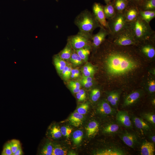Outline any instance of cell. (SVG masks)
Wrapping results in <instances>:
<instances>
[{
  "label": "cell",
  "instance_id": "cell-1",
  "mask_svg": "<svg viewBox=\"0 0 155 155\" xmlns=\"http://www.w3.org/2000/svg\"><path fill=\"white\" fill-rule=\"evenodd\" d=\"M128 54L122 51H113L110 52L106 59L108 73L113 75L126 73L137 66L136 63Z\"/></svg>",
  "mask_w": 155,
  "mask_h": 155
},
{
  "label": "cell",
  "instance_id": "cell-2",
  "mask_svg": "<svg viewBox=\"0 0 155 155\" xmlns=\"http://www.w3.org/2000/svg\"><path fill=\"white\" fill-rule=\"evenodd\" d=\"M127 28L138 43L155 36V32L152 29L150 23L140 15L134 20L127 22Z\"/></svg>",
  "mask_w": 155,
  "mask_h": 155
},
{
  "label": "cell",
  "instance_id": "cell-3",
  "mask_svg": "<svg viewBox=\"0 0 155 155\" xmlns=\"http://www.w3.org/2000/svg\"><path fill=\"white\" fill-rule=\"evenodd\" d=\"M74 22L79 29V32L90 36H92L94 30L101 26L93 13L87 10L82 11L76 17Z\"/></svg>",
  "mask_w": 155,
  "mask_h": 155
},
{
  "label": "cell",
  "instance_id": "cell-4",
  "mask_svg": "<svg viewBox=\"0 0 155 155\" xmlns=\"http://www.w3.org/2000/svg\"><path fill=\"white\" fill-rule=\"evenodd\" d=\"M108 36V39L113 43L118 46L136 45L138 43L127 28L115 34H109Z\"/></svg>",
  "mask_w": 155,
  "mask_h": 155
},
{
  "label": "cell",
  "instance_id": "cell-5",
  "mask_svg": "<svg viewBox=\"0 0 155 155\" xmlns=\"http://www.w3.org/2000/svg\"><path fill=\"white\" fill-rule=\"evenodd\" d=\"M107 22L109 34H115L127 28V22L123 12H117Z\"/></svg>",
  "mask_w": 155,
  "mask_h": 155
},
{
  "label": "cell",
  "instance_id": "cell-6",
  "mask_svg": "<svg viewBox=\"0 0 155 155\" xmlns=\"http://www.w3.org/2000/svg\"><path fill=\"white\" fill-rule=\"evenodd\" d=\"M92 36L79 32L77 34L71 36L69 41L72 47L77 50L87 46L91 40Z\"/></svg>",
  "mask_w": 155,
  "mask_h": 155
},
{
  "label": "cell",
  "instance_id": "cell-7",
  "mask_svg": "<svg viewBox=\"0 0 155 155\" xmlns=\"http://www.w3.org/2000/svg\"><path fill=\"white\" fill-rule=\"evenodd\" d=\"M92 11L95 18L101 26L108 30L107 22L104 13L103 6L100 3H94L92 6Z\"/></svg>",
  "mask_w": 155,
  "mask_h": 155
},
{
  "label": "cell",
  "instance_id": "cell-8",
  "mask_svg": "<svg viewBox=\"0 0 155 155\" xmlns=\"http://www.w3.org/2000/svg\"><path fill=\"white\" fill-rule=\"evenodd\" d=\"M99 32L96 34L92 35L91 40L93 46L95 48L99 46L106 39L109 34L108 30L104 28L101 26Z\"/></svg>",
  "mask_w": 155,
  "mask_h": 155
},
{
  "label": "cell",
  "instance_id": "cell-9",
  "mask_svg": "<svg viewBox=\"0 0 155 155\" xmlns=\"http://www.w3.org/2000/svg\"><path fill=\"white\" fill-rule=\"evenodd\" d=\"M127 22L134 20L140 15V10L136 6L132 5L127 7L123 12Z\"/></svg>",
  "mask_w": 155,
  "mask_h": 155
},
{
  "label": "cell",
  "instance_id": "cell-10",
  "mask_svg": "<svg viewBox=\"0 0 155 155\" xmlns=\"http://www.w3.org/2000/svg\"><path fill=\"white\" fill-rule=\"evenodd\" d=\"M116 119L120 125L127 128H131L132 125L128 113L126 111H119L116 115Z\"/></svg>",
  "mask_w": 155,
  "mask_h": 155
},
{
  "label": "cell",
  "instance_id": "cell-11",
  "mask_svg": "<svg viewBox=\"0 0 155 155\" xmlns=\"http://www.w3.org/2000/svg\"><path fill=\"white\" fill-rule=\"evenodd\" d=\"M120 137L126 145L131 148H134L137 142L136 136L127 132L121 135Z\"/></svg>",
  "mask_w": 155,
  "mask_h": 155
},
{
  "label": "cell",
  "instance_id": "cell-12",
  "mask_svg": "<svg viewBox=\"0 0 155 155\" xmlns=\"http://www.w3.org/2000/svg\"><path fill=\"white\" fill-rule=\"evenodd\" d=\"M97 111L99 113L104 115H113L115 112V110L109 104L104 101H102L98 104Z\"/></svg>",
  "mask_w": 155,
  "mask_h": 155
},
{
  "label": "cell",
  "instance_id": "cell-13",
  "mask_svg": "<svg viewBox=\"0 0 155 155\" xmlns=\"http://www.w3.org/2000/svg\"><path fill=\"white\" fill-rule=\"evenodd\" d=\"M140 51L142 54L148 58L151 59L155 57V49L152 44H144L141 46Z\"/></svg>",
  "mask_w": 155,
  "mask_h": 155
},
{
  "label": "cell",
  "instance_id": "cell-14",
  "mask_svg": "<svg viewBox=\"0 0 155 155\" xmlns=\"http://www.w3.org/2000/svg\"><path fill=\"white\" fill-rule=\"evenodd\" d=\"M53 63L56 70L59 74H61L62 71L67 65L63 59L59 55H55L53 58Z\"/></svg>",
  "mask_w": 155,
  "mask_h": 155
},
{
  "label": "cell",
  "instance_id": "cell-15",
  "mask_svg": "<svg viewBox=\"0 0 155 155\" xmlns=\"http://www.w3.org/2000/svg\"><path fill=\"white\" fill-rule=\"evenodd\" d=\"M155 152L154 144L149 142H144L141 148V154L142 155H153Z\"/></svg>",
  "mask_w": 155,
  "mask_h": 155
},
{
  "label": "cell",
  "instance_id": "cell-16",
  "mask_svg": "<svg viewBox=\"0 0 155 155\" xmlns=\"http://www.w3.org/2000/svg\"><path fill=\"white\" fill-rule=\"evenodd\" d=\"M141 93L137 91L134 92L127 95L125 98L123 106H128L135 103L140 97Z\"/></svg>",
  "mask_w": 155,
  "mask_h": 155
},
{
  "label": "cell",
  "instance_id": "cell-17",
  "mask_svg": "<svg viewBox=\"0 0 155 155\" xmlns=\"http://www.w3.org/2000/svg\"><path fill=\"white\" fill-rule=\"evenodd\" d=\"M84 119L83 115L77 112L73 113L69 119L71 125L75 127H78L82 124Z\"/></svg>",
  "mask_w": 155,
  "mask_h": 155
},
{
  "label": "cell",
  "instance_id": "cell-18",
  "mask_svg": "<svg viewBox=\"0 0 155 155\" xmlns=\"http://www.w3.org/2000/svg\"><path fill=\"white\" fill-rule=\"evenodd\" d=\"M86 129L87 135L89 137L94 136L98 132V124L96 121H91L88 124Z\"/></svg>",
  "mask_w": 155,
  "mask_h": 155
},
{
  "label": "cell",
  "instance_id": "cell-19",
  "mask_svg": "<svg viewBox=\"0 0 155 155\" xmlns=\"http://www.w3.org/2000/svg\"><path fill=\"white\" fill-rule=\"evenodd\" d=\"M97 155H123L125 153L121 150L115 148L104 149L99 151L95 153Z\"/></svg>",
  "mask_w": 155,
  "mask_h": 155
},
{
  "label": "cell",
  "instance_id": "cell-20",
  "mask_svg": "<svg viewBox=\"0 0 155 155\" xmlns=\"http://www.w3.org/2000/svg\"><path fill=\"white\" fill-rule=\"evenodd\" d=\"M103 9L105 18L108 20L113 17L117 12L113 4L111 2L103 6Z\"/></svg>",
  "mask_w": 155,
  "mask_h": 155
},
{
  "label": "cell",
  "instance_id": "cell-21",
  "mask_svg": "<svg viewBox=\"0 0 155 155\" xmlns=\"http://www.w3.org/2000/svg\"><path fill=\"white\" fill-rule=\"evenodd\" d=\"M133 121L136 127L139 129L147 130L150 129L149 125L141 118L135 117Z\"/></svg>",
  "mask_w": 155,
  "mask_h": 155
},
{
  "label": "cell",
  "instance_id": "cell-22",
  "mask_svg": "<svg viewBox=\"0 0 155 155\" xmlns=\"http://www.w3.org/2000/svg\"><path fill=\"white\" fill-rule=\"evenodd\" d=\"M71 47L72 46L69 42L59 55L63 59H70L72 53Z\"/></svg>",
  "mask_w": 155,
  "mask_h": 155
},
{
  "label": "cell",
  "instance_id": "cell-23",
  "mask_svg": "<svg viewBox=\"0 0 155 155\" xmlns=\"http://www.w3.org/2000/svg\"><path fill=\"white\" fill-rule=\"evenodd\" d=\"M139 9L142 11L155 10V0H146Z\"/></svg>",
  "mask_w": 155,
  "mask_h": 155
},
{
  "label": "cell",
  "instance_id": "cell-24",
  "mask_svg": "<svg viewBox=\"0 0 155 155\" xmlns=\"http://www.w3.org/2000/svg\"><path fill=\"white\" fill-rule=\"evenodd\" d=\"M76 53L82 60L86 61L90 53V50L88 48H83L76 50Z\"/></svg>",
  "mask_w": 155,
  "mask_h": 155
},
{
  "label": "cell",
  "instance_id": "cell-25",
  "mask_svg": "<svg viewBox=\"0 0 155 155\" xmlns=\"http://www.w3.org/2000/svg\"><path fill=\"white\" fill-rule=\"evenodd\" d=\"M83 75L86 77H92L95 73V69L91 65L88 64L84 66L82 68Z\"/></svg>",
  "mask_w": 155,
  "mask_h": 155
},
{
  "label": "cell",
  "instance_id": "cell-26",
  "mask_svg": "<svg viewBox=\"0 0 155 155\" xmlns=\"http://www.w3.org/2000/svg\"><path fill=\"white\" fill-rule=\"evenodd\" d=\"M83 135V132L80 130H77L74 132L72 138L74 144L78 145L81 142Z\"/></svg>",
  "mask_w": 155,
  "mask_h": 155
},
{
  "label": "cell",
  "instance_id": "cell-27",
  "mask_svg": "<svg viewBox=\"0 0 155 155\" xmlns=\"http://www.w3.org/2000/svg\"><path fill=\"white\" fill-rule=\"evenodd\" d=\"M67 150L58 145L53 146L52 155H65L67 154Z\"/></svg>",
  "mask_w": 155,
  "mask_h": 155
},
{
  "label": "cell",
  "instance_id": "cell-28",
  "mask_svg": "<svg viewBox=\"0 0 155 155\" xmlns=\"http://www.w3.org/2000/svg\"><path fill=\"white\" fill-rule=\"evenodd\" d=\"M53 150V146L51 143L46 144L42 149L40 153L43 155H51Z\"/></svg>",
  "mask_w": 155,
  "mask_h": 155
},
{
  "label": "cell",
  "instance_id": "cell-29",
  "mask_svg": "<svg viewBox=\"0 0 155 155\" xmlns=\"http://www.w3.org/2000/svg\"><path fill=\"white\" fill-rule=\"evenodd\" d=\"M119 129V126L118 125L112 124H110L104 127L103 129V132L107 133H115Z\"/></svg>",
  "mask_w": 155,
  "mask_h": 155
},
{
  "label": "cell",
  "instance_id": "cell-30",
  "mask_svg": "<svg viewBox=\"0 0 155 155\" xmlns=\"http://www.w3.org/2000/svg\"><path fill=\"white\" fill-rule=\"evenodd\" d=\"M71 62L74 65H78L82 63V59L76 53H72L70 58Z\"/></svg>",
  "mask_w": 155,
  "mask_h": 155
},
{
  "label": "cell",
  "instance_id": "cell-31",
  "mask_svg": "<svg viewBox=\"0 0 155 155\" xmlns=\"http://www.w3.org/2000/svg\"><path fill=\"white\" fill-rule=\"evenodd\" d=\"M100 96V92L99 89L95 88L93 89L90 93V97L91 100L94 102L97 101Z\"/></svg>",
  "mask_w": 155,
  "mask_h": 155
},
{
  "label": "cell",
  "instance_id": "cell-32",
  "mask_svg": "<svg viewBox=\"0 0 155 155\" xmlns=\"http://www.w3.org/2000/svg\"><path fill=\"white\" fill-rule=\"evenodd\" d=\"M52 137L55 139L60 138L62 135L60 128L56 126H54L51 130Z\"/></svg>",
  "mask_w": 155,
  "mask_h": 155
},
{
  "label": "cell",
  "instance_id": "cell-33",
  "mask_svg": "<svg viewBox=\"0 0 155 155\" xmlns=\"http://www.w3.org/2000/svg\"><path fill=\"white\" fill-rule=\"evenodd\" d=\"M11 148L12 155L14 154L19 147L21 146L19 140L13 139L9 142Z\"/></svg>",
  "mask_w": 155,
  "mask_h": 155
},
{
  "label": "cell",
  "instance_id": "cell-34",
  "mask_svg": "<svg viewBox=\"0 0 155 155\" xmlns=\"http://www.w3.org/2000/svg\"><path fill=\"white\" fill-rule=\"evenodd\" d=\"M89 108V105L87 103H84L81 105L77 108V111L81 114L84 115L87 112Z\"/></svg>",
  "mask_w": 155,
  "mask_h": 155
},
{
  "label": "cell",
  "instance_id": "cell-35",
  "mask_svg": "<svg viewBox=\"0 0 155 155\" xmlns=\"http://www.w3.org/2000/svg\"><path fill=\"white\" fill-rule=\"evenodd\" d=\"M2 155H11L12 153L9 142L7 143L4 145L1 153Z\"/></svg>",
  "mask_w": 155,
  "mask_h": 155
},
{
  "label": "cell",
  "instance_id": "cell-36",
  "mask_svg": "<svg viewBox=\"0 0 155 155\" xmlns=\"http://www.w3.org/2000/svg\"><path fill=\"white\" fill-rule=\"evenodd\" d=\"M62 135L65 136L69 137L72 131V129L68 126H63L60 128Z\"/></svg>",
  "mask_w": 155,
  "mask_h": 155
},
{
  "label": "cell",
  "instance_id": "cell-37",
  "mask_svg": "<svg viewBox=\"0 0 155 155\" xmlns=\"http://www.w3.org/2000/svg\"><path fill=\"white\" fill-rule=\"evenodd\" d=\"M145 119L151 123L155 124V115L151 113L145 114L144 115Z\"/></svg>",
  "mask_w": 155,
  "mask_h": 155
},
{
  "label": "cell",
  "instance_id": "cell-38",
  "mask_svg": "<svg viewBox=\"0 0 155 155\" xmlns=\"http://www.w3.org/2000/svg\"><path fill=\"white\" fill-rule=\"evenodd\" d=\"M118 1L120 8L121 12L123 11L127 7L128 4L127 0H117Z\"/></svg>",
  "mask_w": 155,
  "mask_h": 155
},
{
  "label": "cell",
  "instance_id": "cell-39",
  "mask_svg": "<svg viewBox=\"0 0 155 155\" xmlns=\"http://www.w3.org/2000/svg\"><path fill=\"white\" fill-rule=\"evenodd\" d=\"M119 98V94L117 92H114L113 98L110 102L111 104L113 106L117 105Z\"/></svg>",
  "mask_w": 155,
  "mask_h": 155
},
{
  "label": "cell",
  "instance_id": "cell-40",
  "mask_svg": "<svg viewBox=\"0 0 155 155\" xmlns=\"http://www.w3.org/2000/svg\"><path fill=\"white\" fill-rule=\"evenodd\" d=\"M155 17V10L152 11L149 15L142 18L147 22L150 23V21Z\"/></svg>",
  "mask_w": 155,
  "mask_h": 155
},
{
  "label": "cell",
  "instance_id": "cell-41",
  "mask_svg": "<svg viewBox=\"0 0 155 155\" xmlns=\"http://www.w3.org/2000/svg\"><path fill=\"white\" fill-rule=\"evenodd\" d=\"M148 89L151 93H153L155 91V82L154 80H151L148 82Z\"/></svg>",
  "mask_w": 155,
  "mask_h": 155
},
{
  "label": "cell",
  "instance_id": "cell-42",
  "mask_svg": "<svg viewBox=\"0 0 155 155\" xmlns=\"http://www.w3.org/2000/svg\"><path fill=\"white\" fill-rule=\"evenodd\" d=\"M68 86L69 87H73L80 89L81 84L78 81H71L69 82Z\"/></svg>",
  "mask_w": 155,
  "mask_h": 155
},
{
  "label": "cell",
  "instance_id": "cell-43",
  "mask_svg": "<svg viewBox=\"0 0 155 155\" xmlns=\"http://www.w3.org/2000/svg\"><path fill=\"white\" fill-rule=\"evenodd\" d=\"M81 84L84 87L86 88H89L93 85L92 82H88L81 79L80 80Z\"/></svg>",
  "mask_w": 155,
  "mask_h": 155
},
{
  "label": "cell",
  "instance_id": "cell-44",
  "mask_svg": "<svg viewBox=\"0 0 155 155\" xmlns=\"http://www.w3.org/2000/svg\"><path fill=\"white\" fill-rule=\"evenodd\" d=\"M132 1L133 2L135 3V6L137 7L138 9L140 8L141 6L145 1L146 0H130Z\"/></svg>",
  "mask_w": 155,
  "mask_h": 155
},
{
  "label": "cell",
  "instance_id": "cell-45",
  "mask_svg": "<svg viewBox=\"0 0 155 155\" xmlns=\"http://www.w3.org/2000/svg\"><path fill=\"white\" fill-rule=\"evenodd\" d=\"M68 67V65H66L63 70L62 72L61 75L63 78L65 80H66L67 74Z\"/></svg>",
  "mask_w": 155,
  "mask_h": 155
},
{
  "label": "cell",
  "instance_id": "cell-46",
  "mask_svg": "<svg viewBox=\"0 0 155 155\" xmlns=\"http://www.w3.org/2000/svg\"><path fill=\"white\" fill-rule=\"evenodd\" d=\"M72 69L71 66V65H69L67 74L66 80L69 79L70 78Z\"/></svg>",
  "mask_w": 155,
  "mask_h": 155
},
{
  "label": "cell",
  "instance_id": "cell-47",
  "mask_svg": "<svg viewBox=\"0 0 155 155\" xmlns=\"http://www.w3.org/2000/svg\"><path fill=\"white\" fill-rule=\"evenodd\" d=\"M23 154V152L20 146L13 155H22Z\"/></svg>",
  "mask_w": 155,
  "mask_h": 155
},
{
  "label": "cell",
  "instance_id": "cell-48",
  "mask_svg": "<svg viewBox=\"0 0 155 155\" xmlns=\"http://www.w3.org/2000/svg\"><path fill=\"white\" fill-rule=\"evenodd\" d=\"M82 79L88 82H92L93 80L92 77H86L84 75Z\"/></svg>",
  "mask_w": 155,
  "mask_h": 155
},
{
  "label": "cell",
  "instance_id": "cell-49",
  "mask_svg": "<svg viewBox=\"0 0 155 155\" xmlns=\"http://www.w3.org/2000/svg\"><path fill=\"white\" fill-rule=\"evenodd\" d=\"M114 92H111L109 94L107 97V100L110 103L112 100L114 96Z\"/></svg>",
  "mask_w": 155,
  "mask_h": 155
},
{
  "label": "cell",
  "instance_id": "cell-50",
  "mask_svg": "<svg viewBox=\"0 0 155 155\" xmlns=\"http://www.w3.org/2000/svg\"><path fill=\"white\" fill-rule=\"evenodd\" d=\"M76 94V98L79 101H82L85 100V99L78 92Z\"/></svg>",
  "mask_w": 155,
  "mask_h": 155
},
{
  "label": "cell",
  "instance_id": "cell-51",
  "mask_svg": "<svg viewBox=\"0 0 155 155\" xmlns=\"http://www.w3.org/2000/svg\"><path fill=\"white\" fill-rule=\"evenodd\" d=\"M71 91L74 93H78L80 90V88H75L73 87H69Z\"/></svg>",
  "mask_w": 155,
  "mask_h": 155
},
{
  "label": "cell",
  "instance_id": "cell-52",
  "mask_svg": "<svg viewBox=\"0 0 155 155\" xmlns=\"http://www.w3.org/2000/svg\"><path fill=\"white\" fill-rule=\"evenodd\" d=\"M85 99L86 98V94L85 91L83 89H80L78 92Z\"/></svg>",
  "mask_w": 155,
  "mask_h": 155
},
{
  "label": "cell",
  "instance_id": "cell-53",
  "mask_svg": "<svg viewBox=\"0 0 155 155\" xmlns=\"http://www.w3.org/2000/svg\"><path fill=\"white\" fill-rule=\"evenodd\" d=\"M75 74L77 76V77H78L80 75V71L79 70L77 69H75Z\"/></svg>",
  "mask_w": 155,
  "mask_h": 155
},
{
  "label": "cell",
  "instance_id": "cell-54",
  "mask_svg": "<svg viewBox=\"0 0 155 155\" xmlns=\"http://www.w3.org/2000/svg\"><path fill=\"white\" fill-rule=\"evenodd\" d=\"M71 74H72L73 75H74L76 77V78H77L75 74V69H72Z\"/></svg>",
  "mask_w": 155,
  "mask_h": 155
},
{
  "label": "cell",
  "instance_id": "cell-55",
  "mask_svg": "<svg viewBox=\"0 0 155 155\" xmlns=\"http://www.w3.org/2000/svg\"><path fill=\"white\" fill-rule=\"evenodd\" d=\"M152 140L154 142H155V136H153L152 137Z\"/></svg>",
  "mask_w": 155,
  "mask_h": 155
},
{
  "label": "cell",
  "instance_id": "cell-56",
  "mask_svg": "<svg viewBox=\"0 0 155 155\" xmlns=\"http://www.w3.org/2000/svg\"><path fill=\"white\" fill-rule=\"evenodd\" d=\"M111 0H104L106 4H108L110 3Z\"/></svg>",
  "mask_w": 155,
  "mask_h": 155
},
{
  "label": "cell",
  "instance_id": "cell-57",
  "mask_svg": "<svg viewBox=\"0 0 155 155\" xmlns=\"http://www.w3.org/2000/svg\"><path fill=\"white\" fill-rule=\"evenodd\" d=\"M56 1H58L59 0H56Z\"/></svg>",
  "mask_w": 155,
  "mask_h": 155
},
{
  "label": "cell",
  "instance_id": "cell-58",
  "mask_svg": "<svg viewBox=\"0 0 155 155\" xmlns=\"http://www.w3.org/2000/svg\"><path fill=\"white\" fill-rule=\"evenodd\" d=\"M22 0L25 1V0Z\"/></svg>",
  "mask_w": 155,
  "mask_h": 155
}]
</instances>
